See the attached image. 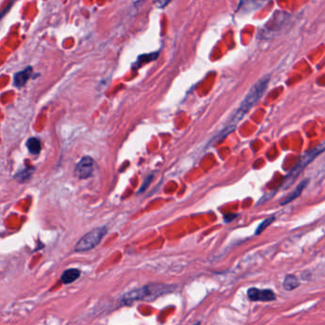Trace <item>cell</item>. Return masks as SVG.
Returning <instances> with one entry per match:
<instances>
[{
	"instance_id": "6da1fadb",
	"label": "cell",
	"mask_w": 325,
	"mask_h": 325,
	"mask_svg": "<svg viewBox=\"0 0 325 325\" xmlns=\"http://www.w3.org/2000/svg\"><path fill=\"white\" fill-rule=\"evenodd\" d=\"M270 81V77L269 76H265L262 77L258 81L255 83V85L250 89L249 93H247V95L244 97L242 104L240 106V108L237 110L236 114L234 115L232 119L230 120L229 124L227 125V127L225 128V130L223 131L222 135L225 136L227 135L229 132L233 131L235 127L237 126V124L244 118V116L247 114V112L249 110H251V108H253V106L261 98V96L263 95V93L265 92L266 88H267L268 83Z\"/></svg>"
},
{
	"instance_id": "7a4b0ae2",
	"label": "cell",
	"mask_w": 325,
	"mask_h": 325,
	"mask_svg": "<svg viewBox=\"0 0 325 325\" xmlns=\"http://www.w3.org/2000/svg\"><path fill=\"white\" fill-rule=\"evenodd\" d=\"M173 285L162 284V283H151L145 285L141 288L131 291L125 294L122 298V301L125 303L136 302V301H154L157 298L162 296L164 294L171 293L174 291Z\"/></svg>"
},
{
	"instance_id": "3957f363",
	"label": "cell",
	"mask_w": 325,
	"mask_h": 325,
	"mask_svg": "<svg viewBox=\"0 0 325 325\" xmlns=\"http://www.w3.org/2000/svg\"><path fill=\"white\" fill-rule=\"evenodd\" d=\"M325 151V144L322 143L320 146L314 148L313 150L311 151L307 152L302 159L301 161L299 162V163L296 165V167L292 170L290 172V174L287 175L285 181H284V185L283 187L284 188H288L289 186L293 184L294 180L300 175V174L302 173V170L305 169V167L309 164V163L312 162L314 160L319 156L321 155L323 152Z\"/></svg>"
},
{
	"instance_id": "277c9868",
	"label": "cell",
	"mask_w": 325,
	"mask_h": 325,
	"mask_svg": "<svg viewBox=\"0 0 325 325\" xmlns=\"http://www.w3.org/2000/svg\"><path fill=\"white\" fill-rule=\"evenodd\" d=\"M106 235V228H95L92 231L86 234L84 237H82L80 242L76 244L75 250L77 252H84L89 251L96 247L100 242L102 241L103 237Z\"/></svg>"
},
{
	"instance_id": "5b68a950",
	"label": "cell",
	"mask_w": 325,
	"mask_h": 325,
	"mask_svg": "<svg viewBox=\"0 0 325 325\" xmlns=\"http://www.w3.org/2000/svg\"><path fill=\"white\" fill-rule=\"evenodd\" d=\"M93 172V161L90 157H84L76 167L75 173L81 179L90 177Z\"/></svg>"
},
{
	"instance_id": "8992f818",
	"label": "cell",
	"mask_w": 325,
	"mask_h": 325,
	"mask_svg": "<svg viewBox=\"0 0 325 325\" xmlns=\"http://www.w3.org/2000/svg\"><path fill=\"white\" fill-rule=\"evenodd\" d=\"M247 295L252 302H272L276 299L275 293L270 289L259 290L256 288H250L247 291Z\"/></svg>"
},
{
	"instance_id": "52a82bcc",
	"label": "cell",
	"mask_w": 325,
	"mask_h": 325,
	"mask_svg": "<svg viewBox=\"0 0 325 325\" xmlns=\"http://www.w3.org/2000/svg\"><path fill=\"white\" fill-rule=\"evenodd\" d=\"M31 75H32V68H27L25 70L17 73L14 76V86H16L18 88L24 86L29 81Z\"/></svg>"
},
{
	"instance_id": "ba28073f",
	"label": "cell",
	"mask_w": 325,
	"mask_h": 325,
	"mask_svg": "<svg viewBox=\"0 0 325 325\" xmlns=\"http://www.w3.org/2000/svg\"><path fill=\"white\" fill-rule=\"evenodd\" d=\"M81 276V271L76 268H71L66 270L63 275L61 276V280L64 284H69L80 278Z\"/></svg>"
},
{
	"instance_id": "9c48e42d",
	"label": "cell",
	"mask_w": 325,
	"mask_h": 325,
	"mask_svg": "<svg viewBox=\"0 0 325 325\" xmlns=\"http://www.w3.org/2000/svg\"><path fill=\"white\" fill-rule=\"evenodd\" d=\"M308 182H309L308 179H304V180L302 181L299 185L297 186V188L295 189V191H293L289 196H287V198H285V199H283V200L281 201L280 204H281V205L288 204V203L291 202L292 200H294L295 198H298V197L302 194V192L304 190V188H305L306 185L308 184Z\"/></svg>"
},
{
	"instance_id": "30bf717a",
	"label": "cell",
	"mask_w": 325,
	"mask_h": 325,
	"mask_svg": "<svg viewBox=\"0 0 325 325\" xmlns=\"http://www.w3.org/2000/svg\"><path fill=\"white\" fill-rule=\"evenodd\" d=\"M300 286V281L294 275H288L283 282V287L287 291H292Z\"/></svg>"
},
{
	"instance_id": "8fae6325",
	"label": "cell",
	"mask_w": 325,
	"mask_h": 325,
	"mask_svg": "<svg viewBox=\"0 0 325 325\" xmlns=\"http://www.w3.org/2000/svg\"><path fill=\"white\" fill-rule=\"evenodd\" d=\"M26 146L30 153L33 155H38L41 150V143L36 138H31L27 140Z\"/></svg>"
},
{
	"instance_id": "7c38bea8",
	"label": "cell",
	"mask_w": 325,
	"mask_h": 325,
	"mask_svg": "<svg viewBox=\"0 0 325 325\" xmlns=\"http://www.w3.org/2000/svg\"><path fill=\"white\" fill-rule=\"evenodd\" d=\"M275 221V217H270V218H268L267 220H265L264 221H262L259 225H258V227H257V229L255 230V235H259L260 233L263 232L266 228H267L268 226L273 222V221Z\"/></svg>"
},
{
	"instance_id": "4fadbf2b",
	"label": "cell",
	"mask_w": 325,
	"mask_h": 325,
	"mask_svg": "<svg viewBox=\"0 0 325 325\" xmlns=\"http://www.w3.org/2000/svg\"><path fill=\"white\" fill-rule=\"evenodd\" d=\"M171 0H155L156 6L159 8H164L165 6H167L170 3Z\"/></svg>"
},
{
	"instance_id": "5bb4252c",
	"label": "cell",
	"mask_w": 325,
	"mask_h": 325,
	"mask_svg": "<svg viewBox=\"0 0 325 325\" xmlns=\"http://www.w3.org/2000/svg\"><path fill=\"white\" fill-rule=\"evenodd\" d=\"M151 179H152V176H149L145 181H144V184H143V186L141 187V190H140V192H144L145 190H146V188H147V186H148V184L151 182Z\"/></svg>"
}]
</instances>
